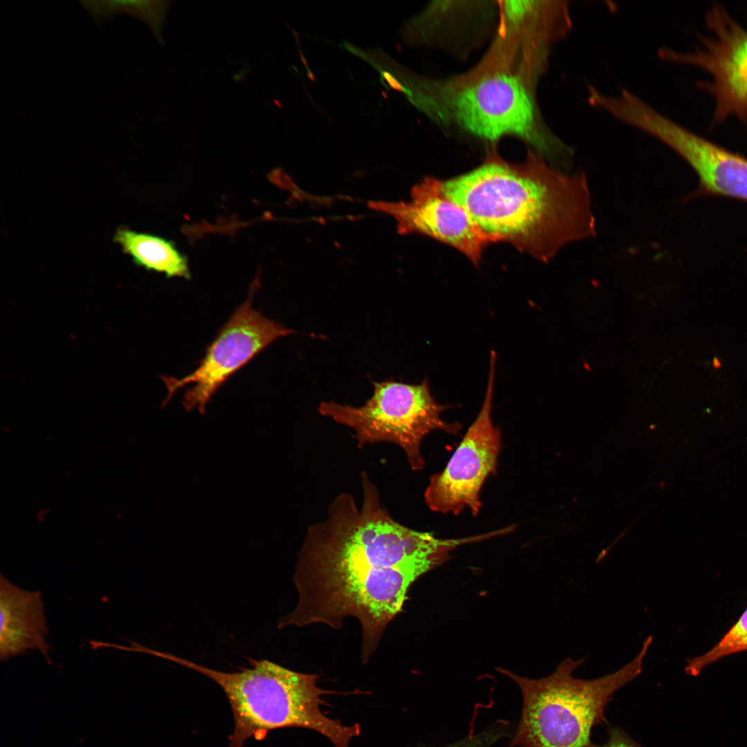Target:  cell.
I'll list each match as a JSON object with an SVG mask.
<instances>
[{"label":"cell","mask_w":747,"mask_h":747,"mask_svg":"<svg viewBox=\"0 0 747 747\" xmlns=\"http://www.w3.org/2000/svg\"><path fill=\"white\" fill-rule=\"evenodd\" d=\"M360 480V507L342 492L326 518L308 527L293 576L298 602L278 628L322 623L338 629L353 617L362 627L360 658L366 663L403 610L411 585L469 540L437 538L401 524L365 472Z\"/></svg>","instance_id":"cell-1"},{"label":"cell","mask_w":747,"mask_h":747,"mask_svg":"<svg viewBox=\"0 0 747 747\" xmlns=\"http://www.w3.org/2000/svg\"><path fill=\"white\" fill-rule=\"evenodd\" d=\"M368 205L391 216L400 234L432 237L458 250L476 266L492 243L468 212L445 194L442 181L433 177L415 185L409 201H369Z\"/></svg>","instance_id":"cell-11"},{"label":"cell","mask_w":747,"mask_h":747,"mask_svg":"<svg viewBox=\"0 0 747 747\" xmlns=\"http://www.w3.org/2000/svg\"><path fill=\"white\" fill-rule=\"evenodd\" d=\"M706 25L708 34H697L692 50L680 52L663 46L658 49V56L708 73L709 79L696 84L714 100L713 124L735 116L747 124V29L719 4L708 10Z\"/></svg>","instance_id":"cell-7"},{"label":"cell","mask_w":747,"mask_h":747,"mask_svg":"<svg viewBox=\"0 0 747 747\" xmlns=\"http://www.w3.org/2000/svg\"><path fill=\"white\" fill-rule=\"evenodd\" d=\"M496 353L492 351L484 400L445 468L430 477L424 493L434 512L459 514L465 508L477 515L481 506L480 492L488 477L496 471L501 434L491 419Z\"/></svg>","instance_id":"cell-10"},{"label":"cell","mask_w":747,"mask_h":747,"mask_svg":"<svg viewBox=\"0 0 747 747\" xmlns=\"http://www.w3.org/2000/svg\"><path fill=\"white\" fill-rule=\"evenodd\" d=\"M587 747H643L625 731L620 728H611L609 737L602 744L591 743Z\"/></svg>","instance_id":"cell-17"},{"label":"cell","mask_w":747,"mask_h":747,"mask_svg":"<svg viewBox=\"0 0 747 747\" xmlns=\"http://www.w3.org/2000/svg\"><path fill=\"white\" fill-rule=\"evenodd\" d=\"M372 396L360 407L321 402L318 412L352 429L359 448L377 443H391L405 452L411 468L425 466L421 453L423 439L432 431L456 434L461 425L448 423L441 414L452 407L436 402L425 378L421 384L396 381H372Z\"/></svg>","instance_id":"cell-6"},{"label":"cell","mask_w":747,"mask_h":747,"mask_svg":"<svg viewBox=\"0 0 747 747\" xmlns=\"http://www.w3.org/2000/svg\"><path fill=\"white\" fill-rule=\"evenodd\" d=\"M716 362H717V359H714V365H716ZM717 367H719V366H720V363H719V362H717Z\"/></svg>","instance_id":"cell-19"},{"label":"cell","mask_w":747,"mask_h":747,"mask_svg":"<svg viewBox=\"0 0 747 747\" xmlns=\"http://www.w3.org/2000/svg\"><path fill=\"white\" fill-rule=\"evenodd\" d=\"M665 144L694 169L699 187L686 199L704 195L747 201V158L681 124L667 133Z\"/></svg>","instance_id":"cell-12"},{"label":"cell","mask_w":747,"mask_h":747,"mask_svg":"<svg viewBox=\"0 0 747 747\" xmlns=\"http://www.w3.org/2000/svg\"><path fill=\"white\" fill-rule=\"evenodd\" d=\"M423 84L418 101L439 124L459 127L489 142L514 136L553 164L564 162L571 154V147L544 121L535 98V85L520 73L474 68Z\"/></svg>","instance_id":"cell-4"},{"label":"cell","mask_w":747,"mask_h":747,"mask_svg":"<svg viewBox=\"0 0 747 747\" xmlns=\"http://www.w3.org/2000/svg\"><path fill=\"white\" fill-rule=\"evenodd\" d=\"M442 188L492 243H510L542 262L597 234L586 173L563 171L535 152L521 163L492 154Z\"/></svg>","instance_id":"cell-2"},{"label":"cell","mask_w":747,"mask_h":747,"mask_svg":"<svg viewBox=\"0 0 747 747\" xmlns=\"http://www.w3.org/2000/svg\"><path fill=\"white\" fill-rule=\"evenodd\" d=\"M497 38L479 65L518 71L538 81L552 46L573 28L569 1H504Z\"/></svg>","instance_id":"cell-9"},{"label":"cell","mask_w":747,"mask_h":747,"mask_svg":"<svg viewBox=\"0 0 747 747\" xmlns=\"http://www.w3.org/2000/svg\"><path fill=\"white\" fill-rule=\"evenodd\" d=\"M96 21L114 14L125 12L146 23L163 44L162 27L170 1H88L81 2Z\"/></svg>","instance_id":"cell-15"},{"label":"cell","mask_w":747,"mask_h":747,"mask_svg":"<svg viewBox=\"0 0 747 747\" xmlns=\"http://www.w3.org/2000/svg\"><path fill=\"white\" fill-rule=\"evenodd\" d=\"M113 241L138 266L163 273L167 277H190L187 257L165 238L119 227Z\"/></svg>","instance_id":"cell-14"},{"label":"cell","mask_w":747,"mask_h":747,"mask_svg":"<svg viewBox=\"0 0 747 747\" xmlns=\"http://www.w3.org/2000/svg\"><path fill=\"white\" fill-rule=\"evenodd\" d=\"M744 651H747V609L708 652L687 660L685 672L689 675L697 676L706 666L723 657Z\"/></svg>","instance_id":"cell-16"},{"label":"cell","mask_w":747,"mask_h":747,"mask_svg":"<svg viewBox=\"0 0 747 747\" xmlns=\"http://www.w3.org/2000/svg\"><path fill=\"white\" fill-rule=\"evenodd\" d=\"M252 295L241 304L209 345L196 369L182 378L163 377L167 403L174 394L191 385L183 396L187 411L204 413L218 389L237 370L279 338L295 333L268 319L252 307Z\"/></svg>","instance_id":"cell-8"},{"label":"cell","mask_w":747,"mask_h":747,"mask_svg":"<svg viewBox=\"0 0 747 747\" xmlns=\"http://www.w3.org/2000/svg\"><path fill=\"white\" fill-rule=\"evenodd\" d=\"M652 642L650 636L631 661L611 674L593 679L573 676L584 658H566L551 674L540 679L499 669L518 685L523 697L521 720L510 746H589L593 728L607 723L605 710L612 696L641 673Z\"/></svg>","instance_id":"cell-5"},{"label":"cell","mask_w":747,"mask_h":747,"mask_svg":"<svg viewBox=\"0 0 747 747\" xmlns=\"http://www.w3.org/2000/svg\"><path fill=\"white\" fill-rule=\"evenodd\" d=\"M150 653L194 670L221 688L234 722L228 747H242L250 738L261 740L269 731L287 727L317 732L335 747H350L351 740L360 735V725H345L322 711L321 706L326 705L322 696L333 692L318 687V674L252 658L248 659L250 667L225 672L168 652L151 649Z\"/></svg>","instance_id":"cell-3"},{"label":"cell","mask_w":747,"mask_h":747,"mask_svg":"<svg viewBox=\"0 0 747 747\" xmlns=\"http://www.w3.org/2000/svg\"><path fill=\"white\" fill-rule=\"evenodd\" d=\"M382 75L385 80L394 89L403 92L405 91L403 86L390 73L384 71Z\"/></svg>","instance_id":"cell-18"},{"label":"cell","mask_w":747,"mask_h":747,"mask_svg":"<svg viewBox=\"0 0 747 747\" xmlns=\"http://www.w3.org/2000/svg\"><path fill=\"white\" fill-rule=\"evenodd\" d=\"M0 616L1 661L35 650L50 661L48 629L39 591L24 589L1 575Z\"/></svg>","instance_id":"cell-13"}]
</instances>
